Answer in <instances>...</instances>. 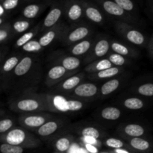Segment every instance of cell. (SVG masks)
I'll return each instance as SVG.
<instances>
[{
    "label": "cell",
    "instance_id": "obj_16",
    "mask_svg": "<svg viewBox=\"0 0 153 153\" xmlns=\"http://www.w3.org/2000/svg\"><path fill=\"white\" fill-rule=\"evenodd\" d=\"M52 0L46 1L42 3H31L25 6L22 10V15L25 18L28 19L37 17L43 9L49 4H52Z\"/></svg>",
    "mask_w": 153,
    "mask_h": 153
},
{
    "label": "cell",
    "instance_id": "obj_39",
    "mask_svg": "<svg viewBox=\"0 0 153 153\" xmlns=\"http://www.w3.org/2000/svg\"><path fill=\"white\" fill-rule=\"evenodd\" d=\"M111 62L113 64L114 66L116 67H121L126 63V58L123 55H121L117 53H112L109 55L108 58Z\"/></svg>",
    "mask_w": 153,
    "mask_h": 153
},
{
    "label": "cell",
    "instance_id": "obj_14",
    "mask_svg": "<svg viewBox=\"0 0 153 153\" xmlns=\"http://www.w3.org/2000/svg\"><path fill=\"white\" fill-rule=\"evenodd\" d=\"M84 77H85V73H84L73 75V76L64 79L63 82L58 84L56 90L63 91V92H69V91H73L78 85H80Z\"/></svg>",
    "mask_w": 153,
    "mask_h": 153
},
{
    "label": "cell",
    "instance_id": "obj_1",
    "mask_svg": "<svg viewBox=\"0 0 153 153\" xmlns=\"http://www.w3.org/2000/svg\"><path fill=\"white\" fill-rule=\"evenodd\" d=\"M10 109L21 113L51 111L50 105L46 94H28L23 95L11 101Z\"/></svg>",
    "mask_w": 153,
    "mask_h": 153
},
{
    "label": "cell",
    "instance_id": "obj_45",
    "mask_svg": "<svg viewBox=\"0 0 153 153\" xmlns=\"http://www.w3.org/2000/svg\"><path fill=\"white\" fill-rule=\"evenodd\" d=\"M149 54H150L151 56L153 58V37H152V39H151L150 43H149Z\"/></svg>",
    "mask_w": 153,
    "mask_h": 153
},
{
    "label": "cell",
    "instance_id": "obj_42",
    "mask_svg": "<svg viewBox=\"0 0 153 153\" xmlns=\"http://www.w3.org/2000/svg\"><path fill=\"white\" fill-rule=\"evenodd\" d=\"M20 0H3L1 1V5L4 7L6 11H9L16 8L19 4Z\"/></svg>",
    "mask_w": 153,
    "mask_h": 153
},
{
    "label": "cell",
    "instance_id": "obj_31",
    "mask_svg": "<svg viewBox=\"0 0 153 153\" xmlns=\"http://www.w3.org/2000/svg\"><path fill=\"white\" fill-rule=\"evenodd\" d=\"M19 61V58L17 56H12L7 58L2 65V73H10L14 70Z\"/></svg>",
    "mask_w": 153,
    "mask_h": 153
},
{
    "label": "cell",
    "instance_id": "obj_44",
    "mask_svg": "<svg viewBox=\"0 0 153 153\" xmlns=\"http://www.w3.org/2000/svg\"><path fill=\"white\" fill-rule=\"evenodd\" d=\"M83 139V141L85 142V143H91L93 145H97L98 144V141H97V139L94 138L92 137H82Z\"/></svg>",
    "mask_w": 153,
    "mask_h": 153
},
{
    "label": "cell",
    "instance_id": "obj_32",
    "mask_svg": "<svg viewBox=\"0 0 153 153\" xmlns=\"http://www.w3.org/2000/svg\"><path fill=\"white\" fill-rule=\"evenodd\" d=\"M43 48L39 40H31L22 46V50L27 52H40Z\"/></svg>",
    "mask_w": 153,
    "mask_h": 153
},
{
    "label": "cell",
    "instance_id": "obj_19",
    "mask_svg": "<svg viewBox=\"0 0 153 153\" xmlns=\"http://www.w3.org/2000/svg\"><path fill=\"white\" fill-rule=\"evenodd\" d=\"M113 66V64L111 62L108 58H103V59L96 60V61L88 64L85 67V70L88 73H95L105 70V69L110 68Z\"/></svg>",
    "mask_w": 153,
    "mask_h": 153
},
{
    "label": "cell",
    "instance_id": "obj_29",
    "mask_svg": "<svg viewBox=\"0 0 153 153\" xmlns=\"http://www.w3.org/2000/svg\"><path fill=\"white\" fill-rule=\"evenodd\" d=\"M123 105L126 108L130 110H139L144 107L143 100L136 97H131L124 100Z\"/></svg>",
    "mask_w": 153,
    "mask_h": 153
},
{
    "label": "cell",
    "instance_id": "obj_6",
    "mask_svg": "<svg viewBox=\"0 0 153 153\" xmlns=\"http://www.w3.org/2000/svg\"><path fill=\"white\" fill-rule=\"evenodd\" d=\"M91 33V29L89 26L85 25H79L75 28L66 30L65 33L61 39L63 43L67 46L78 43L89 37Z\"/></svg>",
    "mask_w": 153,
    "mask_h": 153
},
{
    "label": "cell",
    "instance_id": "obj_18",
    "mask_svg": "<svg viewBox=\"0 0 153 153\" xmlns=\"http://www.w3.org/2000/svg\"><path fill=\"white\" fill-rule=\"evenodd\" d=\"M62 124L60 123L59 120H50L45 123L43 126L39 127L37 129V134L41 137H47V136L52 135V134L58 131V128L61 126Z\"/></svg>",
    "mask_w": 153,
    "mask_h": 153
},
{
    "label": "cell",
    "instance_id": "obj_48",
    "mask_svg": "<svg viewBox=\"0 0 153 153\" xmlns=\"http://www.w3.org/2000/svg\"><path fill=\"white\" fill-rule=\"evenodd\" d=\"M1 1H3V0H1Z\"/></svg>",
    "mask_w": 153,
    "mask_h": 153
},
{
    "label": "cell",
    "instance_id": "obj_22",
    "mask_svg": "<svg viewBox=\"0 0 153 153\" xmlns=\"http://www.w3.org/2000/svg\"><path fill=\"white\" fill-rule=\"evenodd\" d=\"M111 49L115 53L120 54L125 57H137V52L134 49L115 40H113L111 43Z\"/></svg>",
    "mask_w": 153,
    "mask_h": 153
},
{
    "label": "cell",
    "instance_id": "obj_47",
    "mask_svg": "<svg viewBox=\"0 0 153 153\" xmlns=\"http://www.w3.org/2000/svg\"><path fill=\"white\" fill-rule=\"evenodd\" d=\"M5 13V9L4 8V7L1 4H0V17H4V15Z\"/></svg>",
    "mask_w": 153,
    "mask_h": 153
},
{
    "label": "cell",
    "instance_id": "obj_11",
    "mask_svg": "<svg viewBox=\"0 0 153 153\" xmlns=\"http://www.w3.org/2000/svg\"><path fill=\"white\" fill-rule=\"evenodd\" d=\"M67 29V28L64 23L58 22L54 27L46 30V32L40 37L38 40L39 42L43 47H46L53 43L55 40H61Z\"/></svg>",
    "mask_w": 153,
    "mask_h": 153
},
{
    "label": "cell",
    "instance_id": "obj_38",
    "mask_svg": "<svg viewBox=\"0 0 153 153\" xmlns=\"http://www.w3.org/2000/svg\"><path fill=\"white\" fill-rule=\"evenodd\" d=\"M137 93L144 97H153V83L143 84L137 89Z\"/></svg>",
    "mask_w": 153,
    "mask_h": 153
},
{
    "label": "cell",
    "instance_id": "obj_40",
    "mask_svg": "<svg viewBox=\"0 0 153 153\" xmlns=\"http://www.w3.org/2000/svg\"><path fill=\"white\" fill-rule=\"evenodd\" d=\"M13 122L12 120L9 119V118L1 120L0 121V133L2 134L7 132L8 131H10V129L13 127Z\"/></svg>",
    "mask_w": 153,
    "mask_h": 153
},
{
    "label": "cell",
    "instance_id": "obj_7",
    "mask_svg": "<svg viewBox=\"0 0 153 153\" xmlns=\"http://www.w3.org/2000/svg\"><path fill=\"white\" fill-rule=\"evenodd\" d=\"M64 5L65 0L52 2L50 10L43 22L41 31H46L58 23L63 15H64Z\"/></svg>",
    "mask_w": 153,
    "mask_h": 153
},
{
    "label": "cell",
    "instance_id": "obj_21",
    "mask_svg": "<svg viewBox=\"0 0 153 153\" xmlns=\"http://www.w3.org/2000/svg\"><path fill=\"white\" fill-rule=\"evenodd\" d=\"M33 63H34V59L32 57H23L13 70V73L16 76H19V77L25 76L31 70Z\"/></svg>",
    "mask_w": 153,
    "mask_h": 153
},
{
    "label": "cell",
    "instance_id": "obj_26",
    "mask_svg": "<svg viewBox=\"0 0 153 153\" xmlns=\"http://www.w3.org/2000/svg\"><path fill=\"white\" fill-rule=\"evenodd\" d=\"M120 85V82L117 79H113L111 80L108 81L101 87V89H100L101 94L103 96H108L112 94L119 88Z\"/></svg>",
    "mask_w": 153,
    "mask_h": 153
},
{
    "label": "cell",
    "instance_id": "obj_49",
    "mask_svg": "<svg viewBox=\"0 0 153 153\" xmlns=\"http://www.w3.org/2000/svg\"><path fill=\"white\" fill-rule=\"evenodd\" d=\"M47 1H49V0H47Z\"/></svg>",
    "mask_w": 153,
    "mask_h": 153
},
{
    "label": "cell",
    "instance_id": "obj_28",
    "mask_svg": "<svg viewBox=\"0 0 153 153\" xmlns=\"http://www.w3.org/2000/svg\"><path fill=\"white\" fill-rule=\"evenodd\" d=\"M39 29H40V25H38L33 30L22 34V35L19 38H18L17 40L16 41V43H15L16 47H22V46H23L25 43H28V42L30 41L31 40H32L34 36L37 34V31H39Z\"/></svg>",
    "mask_w": 153,
    "mask_h": 153
},
{
    "label": "cell",
    "instance_id": "obj_12",
    "mask_svg": "<svg viewBox=\"0 0 153 153\" xmlns=\"http://www.w3.org/2000/svg\"><path fill=\"white\" fill-rule=\"evenodd\" d=\"M111 48V43L109 40L105 38H101L98 41L95 42L91 48V50L88 52L85 63H91L93 61L98 60L100 58L105 56L109 52Z\"/></svg>",
    "mask_w": 153,
    "mask_h": 153
},
{
    "label": "cell",
    "instance_id": "obj_41",
    "mask_svg": "<svg viewBox=\"0 0 153 153\" xmlns=\"http://www.w3.org/2000/svg\"><path fill=\"white\" fill-rule=\"evenodd\" d=\"M105 145L108 147L113 148V149H120L124 146V143L122 140L117 138H108L105 140Z\"/></svg>",
    "mask_w": 153,
    "mask_h": 153
},
{
    "label": "cell",
    "instance_id": "obj_30",
    "mask_svg": "<svg viewBox=\"0 0 153 153\" xmlns=\"http://www.w3.org/2000/svg\"><path fill=\"white\" fill-rule=\"evenodd\" d=\"M55 148L60 152H67L71 147V140L69 137H60L55 142Z\"/></svg>",
    "mask_w": 153,
    "mask_h": 153
},
{
    "label": "cell",
    "instance_id": "obj_25",
    "mask_svg": "<svg viewBox=\"0 0 153 153\" xmlns=\"http://www.w3.org/2000/svg\"><path fill=\"white\" fill-rule=\"evenodd\" d=\"M124 132L127 134V135L130 136L132 137H140V136L143 135L145 133V129L143 126L138 124H128L124 127Z\"/></svg>",
    "mask_w": 153,
    "mask_h": 153
},
{
    "label": "cell",
    "instance_id": "obj_35",
    "mask_svg": "<svg viewBox=\"0 0 153 153\" xmlns=\"http://www.w3.org/2000/svg\"><path fill=\"white\" fill-rule=\"evenodd\" d=\"M11 25L8 22H5L0 25V42L1 43L8 40L11 34Z\"/></svg>",
    "mask_w": 153,
    "mask_h": 153
},
{
    "label": "cell",
    "instance_id": "obj_17",
    "mask_svg": "<svg viewBox=\"0 0 153 153\" xmlns=\"http://www.w3.org/2000/svg\"><path fill=\"white\" fill-rule=\"evenodd\" d=\"M94 41L93 39H85V40L75 43L70 49V53L74 56H81L88 53L94 46Z\"/></svg>",
    "mask_w": 153,
    "mask_h": 153
},
{
    "label": "cell",
    "instance_id": "obj_20",
    "mask_svg": "<svg viewBox=\"0 0 153 153\" xmlns=\"http://www.w3.org/2000/svg\"><path fill=\"white\" fill-rule=\"evenodd\" d=\"M58 64L62 65L69 71H74L81 66V61L77 56H64L56 59Z\"/></svg>",
    "mask_w": 153,
    "mask_h": 153
},
{
    "label": "cell",
    "instance_id": "obj_9",
    "mask_svg": "<svg viewBox=\"0 0 153 153\" xmlns=\"http://www.w3.org/2000/svg\"><path fill=\"white\" fill-rule=\"evenodd\" d=\"M76 72L69 71L65 67L62 65L57 64L53 66L49 69L46 75V84L49 87H52L53 85L59 84L60 82H63L64 79L70 76H73V74Z\"/></svg>",
    "mask_w": 153,
    "mask_h": 153
},
{
    "label": "cell",
    "instance_id": "obj_10",
    "mask_svg": "<svg viewBox=\"0 0 153 153\" xmlns=\"http://www.w3.org/2000/svg\"><path fill=\"white\" fill-rule=\"evenodd\" d=\"M52 117L49 114H27L19 117V123L25 128L30 129H37L45 123L52 120Z\"/></svg>",
    "mask_w": 153,
    "mask_h": 153
},
{
    "label": "cell",
    "instance_id": "obj_3",
    "mask_svg": "<svg viewBox=\"0 0 153 153\" xmlns=\"http://www.w3.org/2000/svg\"><path fill=\"white\" fill-rule=\"evenodd\" d=\"M46 97L50 105L51 111H79L85 106V104L80 100L67 99L61 96L52 97L50 95H46Z\"/></svg>",
    "mask_w": 153,
    "mask_h": 153
},
{
    "label": "cell",
    "instance_id": "obj_8",
    "mask_svg": "<svg viewBox=\"0 0 153 153\" xmlns=\"http://www.w3.org/2000/svg\"><path fill=\"white\" fill-rule=\"evenodd\" d=\"M64 16L70 22H77L85 16L82 0H65Z\"/></svg>",
    "mask_w": 153,
    "mask_h": 153
},
{
    "label": "cell",
    "instance_id": "obj_13",
    "mask_svg": "<svg viewBox=\"0 0 153 153\" xmlns=\"http://www.w3.org/2000/svg\"><path fill=\"white\" fill-rule=\"evenodd\" d=\"M85 10V16L90 21L97 24H102L104 22V15L100 9L91 1L88 0H82Z\"/></svg>",
    "mask_w": 153,
    "mask_h": 153
},
{
    "label": "cell",
    "instance_id": "obj_15",
    "mask_svg": "<svg viewBox=\"0 0 153 153\" xmlns=\"http://www.w3.org/2000/svg\"><path fill=\"white\" fill-rule=\"evenodd\" d=\"M98 93V87L95 84L81 83L73 90V96L79 98L88 99L96 96Z\"/></svg>",
    "mask_w": 153,
    "mask_h": 153
},
{
    "label": "cell",
    "instance_id": "obj_23",
    "mask_svg": "<svg viewBox=\"0 0 153 153\" xmlns=\"http://www.w3.org/2000/svg\"><path fill=\"white\" fill-rule=\"evenodd\" d=\"M123 71V69L121 68L120 67H116V66H113V67H110V68L105 69L104 70L98 72V73H92L93 76L92 78L94 79H108V78L114 77V76H117L120 73Z\"/></svg>",
    "mask_w": 153,
    "mask_h": 153
},
{
    "label": "cell",
    "instance_id": "obj_33",
    "mask_svg": "<svg viewBox=\"0 0 153 153\" xmlns=\"http://www.w3.org/2000/svg\"><path fill=\"white\" fill-rule=\"evenodd\" d=\"M23 148L21 146L3 143L0 146V151L1 153H23Z\"/></svg>",
    "mask_w": 153,
    "mask_h": 153
},
{
    "label": "cell",
    "instance_id": "obj_2",
    "mask_svg": "<svg viewBox=\"0 0 153 153\" xmlns=\"http://www.w3.org/2000/svg\"><path fill=\"white\" fill-rule=\"evenodd\" d=\"M1 141L22 147H35L40 143L39 140L25 129L14 128L1 135Z\"/></svg>",
    "mask_w": 153,
    "mask_h": 153
},
{
    "label": "cell",
    "instance_id": "obj_36",
    "mask_svg": "<svg viewBox=\"0 0 153 153\" xmlns=\"http://www.w3.org/2000/svg\"><path fill=\"white\" fill-rule=\"evenodd\" d=\"M81 134L82 137H92L96 139L100 138L101 134L98 128L92 126L85 127L81 130Z\"/></svg>",
    "mask_w": 153,
    "mask_h": 153
},
{
    "label": "cell",
    "instance_id": "obj_46",
    "mask_svg": "<svg viewBox=\"0 0 153 153\" xmlns=\"http://www.w3.org/2000/svg\"><path fill=\"white\" fill-rule=\"evenodd\" d=\"M115 153H130L126 149H124L123 148H120V149H115L114 150Z\"/></svg>",
    "mask_w": 153,
    "mask_h": 153
},
{
    "label": "cell",
    "instance_id": "obj_34",
    "mask_svg": "<svg viewBox=\"0 0 153 153\" xmlns=\"http://www.w3.org/2000/svg\"><path fill=\"white\" fill-rule=\"evenodd\" d=\"M31 25V22L29 20H26V19L17 20L13 24V29L16 33L21 34L28 30Z\"/></svg>",
    "mask_w": 153,
    "mask_h": 153
},
{
    "label": "cell",
    "instance_id": "obj_37",
    "mask_svg": "<svg viewBox=\"0 0 153 153\" xmlns=\"http://www.w3.org/2000/svg\"><path fill=\"white\" fill-rule=\"evenodd\" d=\"M114 1L128 13H131L136 11L135 4L132 0H114Z\"/></svg>",
    "mask_w": 153,
    "mask_h": 153
},
{
    "label": "cell",
    "instance_id": "obj_4",
    "mask_svg": "<svg viewBox=\"0 0 153 153\" xmlns=\"http://www.w3.org/2000/svg\"><path fill=\"white\" fill-rule=\"evenodd\" d=\"M116 31L123 39L136 46H142L146 43V37L143 33L128 22L118 21L116 23Z\"/></svg>",
    "mask_w": 153,
    "mask_h": 153
},
{
    "label": "cell",
    "instance_id": "obj_43",
    "mask_svg": "<svg viewBox=\"0 0 153 153\" xmlns=\"http://www.w3.org/2000/svg\"><path fill=\"white\" fill-rule=\"evenodd\" d=\"M85 146L86 150L90 153H98L99 150L95 145L91 144V143H85Z\"/></svg>",
    "mask_w": 153,
    "mask_h": 153
},
{
    "label": "cell",
    "instance_id": "obj_24",
    "mask_svg": "<svg viewBox=\"0 0 153 153\" xmlns=\"http://www.w3.org/2000/svg\"><path fill=\"white\" fill-rule=\"evenodd\" d=\"M102 119L107 120H117L121 116V111L115 107H107L102 109L100 113Z\"/></svg>",
    "mask_w": 153,
    "mask_h": 153
},
{
    "label": "cell",
    "instance_id": "obj_27",
    "mask_svg": "<svg viewBox=\"0 0 153 153\" xmlns=\"http://www.w3.org/2000/svg\"><path fill=\"white\" fill-rule=\"evenodd\" d=\"M129 143L131 147L139 151H146L150 148L149 142L140 137H133L130 140Z\"/></svg>",
    "mask_w": 153,
    "mask_h": 153
},
{
    "label": "cell",
    "instance_id": "obj_5",
    "mask_svg": "<svg viewBox=\"0 0 153 153\" xmlns=\"http://www.w3.org/2000/svg\"><path fill=\"white\" fill-rule=\"evenodd\" d=\"M100 7L110 16L118 18L126 22L135 23L136 19L130 13L123 9L114 0H95Z\"/></svg>",
    "mask_w": 153,
    "mask_h": 153
}]
</instances>
